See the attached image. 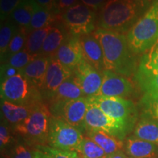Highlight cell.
<instances>
[{
  "label": "cell",
  "mask_w": 158,
  "mask_h": 158,
  "mask_svg": "<svg viewBox=\"0 0 158 158\" xmlns=\"http://www.w3.org/2000/svg\"><path fill=\"white\" fill-rule=\"evenodd\" d=\"M93 35L103 51L106 70L125 77L135 74L138 66L135 54L130 49L125 35L100 28Z\"/></svg>",
  "instance_id": "1"
},
{
  "label": "cell",
  "mask_w": 158,
  "mask_h": 158,
  "mask_svg": "<svg viewBox=\"0 0 158 158\" xmlns=\"http://www.w3.org/2000/svg\"><path fill=\"white\" fill-rule=\"evenodd\" d=\"M151 5V0H108L100 13L99 28L128 33Z\"/></svg>",
  "instance_id": "2"
},
{
  "label": "cell",
  "mask_w": 158,
  "mask_h": 158,
  "mask_svg": "<svg viewBox=\"0 0 158 158\" xmlns=\"http://www.w3.org/2000/svg\"><path fill=\"white\" fill-rule=\"evenodd\" d=\"M51 118L49 108L43 102H40L22 123L12 129L22 142L30 147L48 145Z\"/></svg>",
  "instance_id": "3"
},
{
  "label": "cell",
  "mask_w": 158,
  "mask_h": 158,
  "mask_svg": "<svg viewBox=\"0 0 158 158\" xmlns=\"http://www.w3.org/2000/svg\"><path fill=\"white\" fill-rule=\"evenodd\" d=\"M130 48L135 55L144 54L158 40V0H154L145 14L128 31Z\"/></svg>",
  "instance_id": "4"
},
{
  "label": "cell",
  "mask_w": 158,
  "mask_h": 158,
  "mask_svg": "<svg viewBox=\"0 0 158 158\" xmlns=\"http://www.w3.org/2000/svg\"><path fill=\"white\" fill-rule=\"evenodd\" d=\"M88 101L96 105L106 115L114 119L128 134L135 127L138 110L133 101L125 98L94 95L87 97Z\"/></svg>",
  "instance_id": "5"
},
{
  "label": "cell",
  "mask_w": 158,
  "mask_h": 158,
  "mask_svg": "<svg viewBox=\"0 0 158 158\" xmlns=\"http://www.w3.org/2000/svg\"><path fill=\"white\" fill-rule=\"evenodd\" d=\"M0 94L2 100L21 106H35L43 100L39 89L20 73L1 81Z\"/></svg>",
  "instance_id": "6"
},
{
  "label": "cell",
  "mask_w": 158,
  "mask_h": 158,
  "mask_svg": "<svg viewBox=\"0 0 158 158\" xmlns=\"http://www.w3.org/2000/svg\"><path fill=\"white\" fill-rule=\"evenodd\" d=\"M82 132L68 122L52 116L48 138V146L64 151L76 152L81 143Z\"/></svg>",
  "instance_id": "7"
},
{
  "label": "cell",
  "mask_w": 158,
  "mask_h": 158,
  "mask_svg": "<svg viewBox=\"0 0 158 158\" xmlns=\"http://www.w3.org/2000/svg\"><path fill=\"white\" fill-rule=\"evenodd\" d=\"M61 19L70 35L75 36L89 35L95 28V11L82 3L65 10Z\"/></svg>",
  "instance_id": "8"
},
{
  "label": "cell",
  "mask_w": 158,
  "mask_h": 158,
  "mask_svg": "<svg viewBox=\"0 0 158 158\" xmlns=\"http://www.w3.org/2000/svg\"><path fill=\"white\" fill-rule=\"evenodd\" d=\"M88 106L87 98H81L51 102L48 108L52 116L68 122L84 133L86 131L85 116Z\"/></svg>",
  "instance_id": "9"
},
{
  "label": "cell",
  "mask_w": 158,
  "mask_h": 158,
  "mask_svg": "<svg viewBox=\"0 0 158 158\" xmlns=\"http://www.w3.org/2000/svg\"><path fill=\"white\" fill-rule=\"evenodd\" d=\"M85 126L86 130H103L122 141L127 135L114 119L106 115L98 106L89 102L87 112L85 116Z\"/></svg>",
  "instance_id": "10"
},
{
  "label": "cell",
  "mask_w": 158,
  "mask_h": 158,
  "mask_svg": "<svg viewBox=\"0 0 158 158\" xmlns=\"http://www.w3.org/2000/svg\"><path fill=\"white\" fill-rule=\"evenodd\" d=\"M73 76L86 98L98 95L102 83V73L87 61L82 60L73 70Z\"/></svg>",
  "instance_id": "11"
},
{
  "label": "cell",
  "mask_w": 158,
  "mask_h": 158,
  "mask_svg": "<svg viewBox=\"0 0 158 158\" xmlns=\"http://www.w3.org/2000/svg\"><path fill=\"white\" fill-rule=\"evenodd\" d=\"M102 83L98 95L124 98L134 92L132 82L125 76L108 70L102 71Z\"/></svg>",
  "instance_id": "12"
},
{
  "label": "cell",
  "mask_w": 158,
  "mask_h": 158,
  "mask_svg": "<svg viewBox=\"0 0 158 158\" xmlns=\"http://www.w3.org/2000/svg\"><path fill=\"white\" fill-rule=\"evenodd\" d=\"M73 75V71L63 65L55 56L50 57L45 81L40 89L43 100H50L63 82Z\"/></svg>",
  "instance_id": "13"
},
{
  "label": "cell",
  "mask_w": 158,
  "mask_h": 158,
  "mask_svg": "<svg viewBox=\"0 0 158 158\" xmlns=\"http://www.w3.org/2000/svg\"><path fill=\"white\" fill-rule=\"evenodd\" d=\"M54 56L63 65L73 71L84 59L80 37L70 35L65 39Z\"/></svg>",
  "instance_id": "14"
},
{
  "label": "cell",
  "mask_w": 158,
  "mask_h": 158,
  "mask_svg": "<svg viewBox=\"0 0 158 158\" xmlns=\"http://www.w3.org/2000/svg\"><path fill=\"white\" fill-rule=\"evenodd\" d=\"M84 59L97 70L102 73L106 70L103 51L98 39L92 35H86L80 37Z\"/></svg>",
  "instance_id": "15"
},
{
  "label": "cell",
  "mask_w": 158,
  "mask_h": 158,
  "mask_svg": "<svg viewBox=\"0 0 158 158\" xmlns=\"http://www.w3.org/2000/svg\"><path fill=\"white\" fill-rule=\"evenodd\" d=\"M35 106H21L1 99L2 121L14 128L28 117Z\"/></svg>",
  "instance_id": "16"
},
{
  "label": "cell",
  "mask_w": 158,
  "mask_h": 158,
  "mask_svg": "<svg viewBox=\"0 0 158 158\" xmlns=\"http://www.w3.org/2000/svg\"><path fill=\"white\" fill-rule=\"evenodd\" d=\"M125 153L130 158H158V146L136 138H126L124 143Z\"/></svg>",
  "instance_id": "17"
},
{
  "label": "cell",
  "mask_w": 158,
  "mask_h": 158,
  "mask_svg": "<svg viewBox=\"0 0 158 158\" xmlns=\"http://www.w3.org/2000/svg\"><path fill=\"white\" fill-rule=\"evenodd\" d=\"M50 57L38 56L28 65L19 71V73L27 78L40 91L45 81Z\"/></svg>",
  "instance_id": "18"
},
{
  "label": "cell",
  "mask_w": 158,
  "mask_h": 158,
  "mask_svg": "<svg viewBox=\"0 0 158 158\" xmlns=\"http://www.w3.org/2000/svg\"><path fill=\"white\" fill-rule=\"evenodd\" d=\"M86 133L87 137L98 144L107 155L122 150L124 148L123 141L103 130H86Z\"/></svg>",
  "instance_id": "19"
},
{
  "label": "cell",
  "mask_w": 158,
  "mask_h": 158,
  "mask_svg": "<svg viewBox=\"0 0 158 158\" xmlns=\"http://www.w3.org/2000/svg\"><path fill=\"white\" fill-rule=\"evenodd\" d=\"M81 98L86 97L73 75L59 86V87L51 96L48 102L49 103H51L56 101L75 100Z\"/></svg>",
  "instance_id": "20"
},
{
  "label": "cell",
  "mask_w": 158,
  "mask_h": 158,
  "mask_svg": "<svg viewBox=\"0 0 158 158\" xmlns=\"http://www.w3.org/2000/svg\"><path fill=\"white\" fill-rule=\"evenodd\" d=\"M67 37L64 29L53 26L45 40L39 56H54Z\"/></svg>",
  "instance_id": "21"
},
{
  "label": "cell",
  "mask_w": 158,
  "mask_h": 158,
  "mask_svg": "<svg viewBox=\"0 0 158 158\" xmlns=\"http://www.w3.org/2000/svg\"><path fill=\"white\" fill-rule=\"evenodd\" d=\"M134 135L158 146V120L143 116L136 124Z\"/></svg>",
  "instance_id": "22"
},
{
  "label": "cell",
  "mask_w": 158,
  "mask_h": 158,
  "mask_svg": "<svg viewBox=\"0 0 158 158\" xmlns=\"http://www.w3.org/2000/svg\"><path fill=\"white\" fill-rule=\"evenodd\" d=\"M33 11L32 19L27 31L30 32L36 29L45 28V27L52 26L59 15H56L48 10L44 7H41L35 0H33Z\"/></svg>",
  "instance_id": "23"
},
{
  "label": "cell",
  "mask_w": 158,
  "mask_h": 158,
  "mask_svg": "<svg viewBox=\"0 0 158 158\" xmlns=\"http://www.w3.org/2000/svg\"><path fill=\"white\" fill-rule=\"evenodd\" d=\"M33 11V0H23L21 5L12 13L10 19L19 28L27 31L32 19Z\"/></svg>",
  "instance_id": "24"
},
{
  "label": "cell",
  "mask_w": 158,
  "mask_h": 158,
  "mask_svg": "<svg viewBox=\"0 0 158 158\" xmlns=\"http://www.w3.org/2000/svg\"><path fill=\"white\" fill-rule=\"evenodd\" d=\"M136 73L142 74L158 73V40L143 54Z\"/></svg>",
  "instance_id": "25"
},
{
  "label": "cell",
  "mask_w": 158,
  "mask_h": 158,
  "mask_svg": "<svg viewBox=\"0 0 158 158\" xmlns=\"http://www.w3.org/2000/svg\"><path fill=\"white\" fill-rule=\"evenodd\" d=\"M19 29V27L10 20L2 22L0 29V56L2 63L5 62L10 43Z\"/></svg>",
  "instance_id": "26"
},
{
  "label": "cell",
  "mask_w": 158,
  "mask_h": 158,
  "mask_svg": "<svg viewBox=\"0 0 158 158\" xmlns=\"http://www.w3.org/2000/svg\"><path fill=\"white\" fill-rule=\"evenodd\" d=\"M52 27L53 25L45 27V28L33 30L29 32L28 35H27L25 49L28 51L29 54L39 56L45 40Z\"/></svg>",
  "instance_id": "27"
},
{
  "label": "cell",
  "mask_w": 158,
  "mask_h": 158,
  "mask_svg": "<svg viewBox=\"0 0 158 158\" xmlns=\"http://www.w3.org/2000/svg\"><path fill=\"white\" fill-rule=\"evenodd\" d=\"M76 153L81 158H100L108 156L98 144L89 137L83 138Z\"/></svg>",
  "instance_id": "28"
},
{
  "label": "cell",
  "mask_w": 158,
  "mask_h": 158,
  "mask_svg": "<svg viewBox=\"0 0 158 158\" xmlns=\"http://www.w3.org/2000/svg\"><path fill=\"white\" fill-rule=\"evenodd\" d=\"M33 155L34 158H76L78 156L76 152L57 149L48 145L34 147Z\"/></svg>",
  "instance_id": "29"
},
{
  "label": "cell",
  "mask_w": 158,
  "mask_h": 158,
  "mask_svg": "<svg viewBox=\"0 0 158 158\" xmlns=\"http://www.w3.org/2000/svg\"><path fill=\"white\" fill-rule=\"evenodd\" d=\"M134 76L144 94L158 95V73L142 74L135 73Z\"/></svg>",
  "instance_id": "30"
},
{
  "label": "cell",
  "mask_w": 158,
  "mask_h": 158,
  "mask_svg": "<svg viewBox=\"0 0 158 158\" xmlns=\"http://www.w3.org/2000/svg\"><path fill=\"white\" fill-rule=\"evenodd\" d=\"M141 106L143 112V116L158 120V95L143 94Z\"/></svg>",
  "instance_id": "31"
},
{
  "label": "cell",
  "mask_w": 158,
  "mask_h": 158,
  "mask_svg": "<svg viewBox=\"0 0 158 158\" xmlns=\"http://www.w3.org/2000/svg\"><path fill=\"white\" fill-rule=\"evenodd\" d=\"M27 35H28V32H27V31L26 30V29L19 28V31H18L16 34L14 35V37L12 39L10 43L7 56H6V60H7L9 57L13 56V54L19 53L25 48Z\"/></svg>",
  "instance_id": "32"
},
{
  "label": "cell",
  "mask_w": 158,
  "mask_h": 158,
  "mask_svg": "<svg viewBox=\"0 0 158 158\" xmlns=\"http://www.w3.org/2000/svg\"><path fill=\"white\" fill-rule=\"evenodd\" d=\"M37 56H38L29 54L28 51L24 48L20 52L16 53V54L9 57L5 62L8 63L10 65L18 69L19 70H21Z\"/></svg>",
  "instance_id": "33"
},
{
  "label": "cell",
  "mask_w": 158,
  "mask_h": 158,
  "mask_svg": "<svg viewBox=\"0 0 158 158\" xmlns=\"http://www.w3.org/2000/svg\"><path fill=\"white\" fill-rule=\"evenodd\" d=\"M14 135L15 134L13 132L12 128L10 127L5 122L1 121L0 126V147L1 151H5L8 149L15 143V141Z\"/></svg>",
  "instance_id": "34"
},
{
  "label": "cell",
  "mask_w": 158,
  "mask_h": 158,
  "mask_svg": "<svg viewBox=\"0 0 158 158\" xmlns=\"http://www.w3.org/2000/svg\"><path fill=\"white\" fill-rule=\"evenodd\" d=\"M8 149L7 158H34L33 149L23 142H16Z\"/></svg>",
  "instance_id": "35"
},
{
  "label": "cell",
  "mask_w": 158,
  "mask_h": 158,
  "mask_svg": "<svg viewBox=\"0 0 158 158\" xmlns=\"http://www.w3.org/2000/svg\"><path fill=\"white\" fill-rule=\"evenodd\" d=\"M23 0H0V18L2 22L10 19L12 13Z\"/></svg>",
  "instance_id": "36"
},
{
  "label": "cell",
  "mask_w": 158,
  "mask_h": 158,
  "mask_svg": "<svg viewBox=\"0 0 158 158\" xmlns=\"http://www.w3.org/2000/svg\"><path fill=\"white\" fill-rule=\"evenodd\" d=\"M19 71L18 69L13 68L11 65H10L8 63L4 62L1 64V81L6 80V79L11 78V77L16 76L19 73Z\"/></svg>",
  "instance_id": "37"
},
{
  "label": "cell",
  "mask_w": 158,
  "mask_h": 158,
  "mask_svg": "<svg viewBox=\"0 0 158 158\" xmlns=\"http://www.w3.org/2000/svg\"><path fill=\"white\" fill-rule=\"evenodd\" d=\"M35 1L41 7L51 11L55 15H59L58 11V0H35Z\"/></svg>",
  "instance_id": "38"
},
{
  "label": "cell",
  "mask_w": 158,
  "mask_h": 158,
  "mask_svg": "<svg viewBox=\"0 0 158 158\" xmlns=\"http://www.w3.org/2000/svg\"><path fill=\"white\" fill-rule=\"evenodd\" d=\"M79 3L78 0H58V11L60 14L73 6Z\"/></svg>",
  "instance_id": "39"
},
{
  "label": "cell",
  "mask_w": 158,
  "mask_h": 158,
  "mask_svg": "<svg viewBox=\"0 0 158 158\" xmlns=\"http://www.w3.org/2000/svg\"><path fill=\"white\" fill-rule=\"evenodd\" d=\"M81 2L93 10L102 8L107 0H80Z\"/></svg>",
  "instance_id": "40"
},
{
  "label": "cell",
  "mask_w": 158,
  "mask_h": 158,
  "mask_svg": "<svg viewBox=\"0 0 158 158\" xmlns=\"http://www.w3.org/2000/svg\"><path fill=\"white\" fill-rule=\"evenodd\" d=\"M107 158H130L125 152H124L122 150L116 152L108 155Z\"/></svg>",
  "instance_id": "41"
},
{
  "label": "cell",
  "mask_w": 158,
  "mask_h": 158,
  "mask_svg": "<svg viewBox=\"0 0 158 158\" xmlns=\"http://www.w3.org/2000/svg\"><path fill=\"white\" fill-rule=\"evenodd\" d=\"M100 158H107V156H106V157H100Z\"/></svg>",
  "instance_id": "42"
},
{
  "label": "cell",
  "mask_w": 158,
  "mask_h": 158,
  "mask_svg": "<svg viewBox=\"0 0 158 158\" xmlns=\"http://www.w3.org/2000/svg\"><path fill=\"white\" fill-rule=\"evenodd\" d=\"M76 158H81V157H78H78H77Z\"/></svg>",
  "instance_id": "43"
}]
</instances>
